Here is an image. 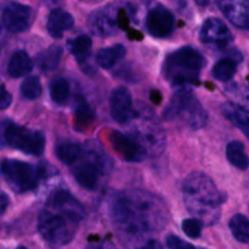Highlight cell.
<instances>
[{
    "instance_id": "10",
    "label": "cell",
    "mask_w": 249,
    "mask_h": 249,
    "mask_svg": "<svg viewBox=\"0 0 249 249\" xmlns=\"http://www.w3.org/2000/svg\"><path fill=\"white\" fill-rule=\"evenodd\" d=\"M108 141L113 147L114 152L125 162L139 163L146 160V157H148L145 148L130 134H124L122 131L113 130L108 135Z\"/></svg>"
},
{
    "instance_id": "5",
    "label": "cell",
    "mask_w": 249,
    "mask_h": 249,
    "mask_svg": "<svg viewBox=\"0 0 249 249\" xmlns=\"http://www.w3.org/2000/svg\"><path fill=\"white\" fill-rule=\"evenodd\" d=\"M206 66L204 56L192 46H182L170 53L162 65V73L170 85L185 88L198 84L199 74Z\"/></svg>"
},
{
    "instance_id": "2",
    "label": "cell",
    "mask_w": 249,
    "mask_h": 249,
    "mask_svg": "<svg viewBox=\"0 0 249 249\" xmlns=\"http://www.w3.org/2000/svg\"><path fill=\"white\" fill-rule=\"evenodd\" d=\"M85 209L70 191L58 189L46 199L38 216V232L53 246H66L74 238Z\"/></svg>"
},
{
    "instance_id": "16",
    "label": "cell",
    "mask_w": 249,
    "mask_h": 249,
    "mask_svg": "<svg viewBox=\"0 0 249 249\" xmlns=\"http://www.w3.org/2000/svg\"><path fill=\"white\" fill-rule=\"evenodd\" d=\"M219 9L224 16L237 28L248 31L249 28V4L245 0H230V1H219Z\"/></svg>"
},
{
    "instance_id": "6",
    "label": "cell",
    "mask_w": 249,
    "mask_h": 249,
    "mask_svg": "<svg viewBox=\"0 0 249 249\" xmlns=\"http://www.w3.org/2000/svg\"><path fill=\"white\" fill-rule=\"evenodd\" d=\"M0 172L7 186L17 195L34 191L40 180L55 175L56 170L50 164L38 165L18 160H4L0 163Z\"/></svg>"
},
{
    "instance_id": "35",
    "label": "cell",
    "mask_w": 249,
    "mask_h": 249,
    "mask_svg": "<svg viewBox=\"0 0 249 249\" xmlns=\"http://www.w3.org/2000/svg\"><path fill=\"white\" fill-rule=\"evenodd\" d=\"M9 204H10V198L5 192L0 191V216L7 211L9 208Z\"/></svg>"
},
{
    "instance_id": "4",
    "label": "cell",
    "mask_w": 249,
    "mask_h": 249,
    "mask_svg": "<svg viewBox=\"0 0 249 249\" xmlns=\"http://www.w3.org/2000/svg\"><path fill=\"white\" fill-rule=\"evenodd\" d=\"M113 170V160L97 140H88L82 146L80 157L71 167L73 178L83 189L94 191L102 177H108Z\"/></svg>"
},
{
    "instance_id": "13",
    "label": "cell",
    "mask_w": 249,
    "mask_h": 249,
    "mask_svg": "<svg viewBox=\"0 0 249 249\" xmlns=\"http://www.w3.org/2000/svg\"><path fill=\"white\" fill-rule=\"evenodd\" d=\"M145 24L150 36L157 39H164L172 36L174 32L175 17L170 10L157 4L148 11Z\"/></svg>"
},
{
    "instance_id": "3",
    "label": "cell",
    "mask_w": 249,
    "mask_h": 249,
    "mask_svg": "<svg viewBox=\"0 0 249 249\" xmlns=\"http://www.w3.org/2000/svg\"><path fill=\"white\" fill-rule=\"evenodd\" d=\"M182 196L187 211L197 216L203 225H214L220 218L225 195L204 173H192L182 184Z\"/></svg>"
},
{
    "instance_id": "11",
    "label": "cell",
    "mask_w": 249,
    "mask_h": 249,
    "mask_svg": "<svg viewBox=\"0 0 249 249\" xmlns=\"http://www.w3.org/2000/svg\"><path fill=\"white\" fill-rule=\"evenodd\" d=\"M34 11L31 6L19 2H9L1 12V22L5 29L11 33L28 31L33 23Z\"/></svg>"
},
{
    "instance_id": "26",
    "label": "cell",
    "mask_w": 249,
    "mask_h": 249,
    "mask_svg": "<svg viewBox=\"0 0 249 249\" xmlns=\"http://www.w3.org/2000/svg\"><path fill=\"white\" fill-rule=\"evenodd\" d=\"M226 157L229 163L240 170H247L249 165L248 156L246 153L245 146L241 141H230L226 146Z\"/></svg>"
},
{
    "instance_id": "12",
    "label": "cell",
    "mask_w": 249,
    "mask_h": 249,
    "mask_svg": "<svg viewBox=\"0 0 249 249\" xmlns=\"http://www.w3.org/2000/svg\"><path fill=\"white\" fill-rule=\"evenodd\" d=\"M232 38L228 24L216 17L207 18L199 29V40L206 45L215 46L216 49L229 48L232 43Z\"/></svg>"
},
{
    "instance_id": "33",
    "label": "cell",
    "mask_w": 249,
    "mask_h": 249,
    "mask_svg": "<svg viewBox=\"0 0 249 249\" xmlns=\"http://www.w3.org/2000/svg\"><path fill=\"white\" fill-rule=\"evenodd\" d=\"M116 75L119 78V79H124L129 83H135L136 80V75L134 73V71L129 67V65H124L121 66L118 70V72H116Z\"/></svg>"
},
{
    "instance_id": "21",
    "label": "cell",
    "mask_w": 249,
    "mask_h": 249,
    "mask_svg": "<svg viewBox=\"0 0 249 249\" xmlns=\"http://www.w3.org/2000/svg\"><path fill=\"white\" fill-rule=\"evenodd\" d=\"M33 61L24 50H17L12 53L7 63V73L11 78H22L32 72Z\"/></svg>"
},
{
    "instance_id": "14",
    "label": "cell",
    "mask_w": 249,
    "mask_h": 249,
    "mask_svg": "<svg viewBox=\"0 0 249 249\" xmlns=\"http://www.w3.org/2000/svg\"><path fill=\"white\" fill-rule=\"evenodd\" d=\"M118 23L119 15L112 5L95 10L88 17V28L96 36H113L117 33Z\"/></svg>"
},
{
    "instance_id": "20",
    "label": "cell",
    "mask_w": 249,
    "mask_h": 249,
    "mask_svg": "<svg viewBox=\"0 0 249 249\" xmlns=\"http://www.w3.org/2000/svg\"><path fill=\"white\" fill-rule=\"evenodd\" d=\"M221 113H223L224 117H225L226 119H229L233 125L237 126V128L245 134V136L248 138L249 114L246 107L235 104V102H225V104L221 106Z\"/></svg>"
},
{
    "instance_id": "36",
    "label": "cell",
    "mask_w": 249,
    "mask_h": 249,
    "mask_svg": "<svg viewBox=\"0 0 249 249\" xmlns=\"http://www.w3.org/2000/svg\"><path fill=\"white\" fill-rule=\"evenodd\" d=\"M140 249H163L162 245L157 240H148Z\"/></svg>"
},
{
    "instance_id": "34",
    "label": "cell",
    "mask_w": 249,
    "mask_h": 249,
    "mask_svg": "<svg viewBox=\"0 0 249 249\" xmlns=\"http://www.w3.org/2000/svg\"><path fill=\"white\" fill-rule=\"evenodd\" d=\"M12 102V96L5 88L4 83L0 80V111L9 108Z\"/></svg>"
},
{
    "instance_id": "30",
    "label": "cell",
    "mask_w": 249,
    "mask_h": 249,
    "mask_svg": "<svg viewBox=\"0 0 249 249\" xmlns=\"http://www.w3.org/2000/svg\"><path fill=\"white\" fill-rule=\"evenodd\" d=\"M181 229L185 235L190 238H198L202 235L203 223L197 218L185 219L181 223Z\"/></svg>"
},
{
    "instance_id": "8",
    "label": "cell",
    "mask_w": 249,
    "mask_h": 249,
    "mask_svg": "<svg viewBox=\"0 0 249 249\" xmlns=\"http://www.w3.org/2000/svg\"><path fill=\"white\" fill-rule=\"evenodd\" d=\"M133 119H138L139 123L129 134L145 148L147 156L160 155L165 147V133L153 111L146 105H139Z\"/></svg>"
},
{
    "instance_id": "19",
    "label": "cell",
    "mask_w": 249,
    "mask_h": 249,
    "mask_svg": "<svg viewBox=\"0 0 249 249\" xmlns=\"http://www.w3.org/2000/svg\"><path fill=\"white\" fill-rule=\"evenodd\" d=\"M242 61V53L233 51L232 55L219 60L212 68V75L219 82H230L237 72V66Z\"/></svg>"
},
{
    "instance_id": "1",
    "label": "cell",
    "mask_w": 249,
    "mask_h": 249,
    "mask_svg": "<svg viewBox=\"0 0 249 249\" xmlns=\"http://www.w3.org/2000/svg\"><path fill=\"white\" fill-rule=\"evenodd\" d=\"M109 216L121 235L136 240L164 229L169 221V211L156 195L134 189L112 196Z\"/></svg>"
},
{
    "instance_id": "28",
    "label": "cell",
    "mask_w": 249,
    "mask_h": 249,
    "mask_svg": "<svg viewBox=\"0 0 249 249\" xmlns=\"http://www.w3.org/2000/svg\"><path fill=\"white\" fill-rule=\"evenodd\" d=\"M229 229L232 232V236L240 243L247 245L249 242V220L243 214H235L229 220Z\"/></svg>"
},
{
    "instance_id": "7",
    "label": "cell",
    "mask_w": 249,
    "mask_h": 249,
    "mask_svg": "<svg viewBox=\"0 0 249 249\" xmlns=\"http://www.w3.org/2000/svg\"><path fill=\"white\" fill-rule=\"evenodd\" d=\"M162 117L168 122L180 119L195 130L203 128L208 123V113L189 87L179 88L175 91Z\"/></svg>"
},
{
    "instance_id": "25",
    "label": "cell",
    "mask_w": 249,
    "mask_h": 249,
    "mask_svg": "<svg viewBox=\"0 0 249 249\" xmlns=\"http://www.w3.org/2000/svg\"><path fill=\"white\" fill-rule=\"evenodd\" d=\"M63 55V49L60 45H51L50 48L40 53L36 57V66L41 72L55 71L60 65Z\"/></svg>"
},
{
    "instance_id": "37",
    "label": "cell",
    "mask_w": 249,
    "mask_h": 249,
    "mask_svg": "<svg viewBox=\"0 0 249 249\" xmlns=\"http://www.w3.org/2000/svg\"><path fill=\"white\" fill-rule=\"evenodd\" d=\"M16 249H28V248H26V247H23V246H18V247H17Z\"/></svg>"
},
{
    "instance_id": "17",
    "label": "cell",
    "mask_w": 249,
    "mask_h": 249,
    "mask_svg": "<svg viewBox=\"0 0 249 249\" xmlns=\"http://www.w3.org/2000/svg\"><path fill=\"white\" fill-rule=\"evenodd\" d=\"M74 26V18L68 11L63 9H53L48 16L46 29L53 38L58 39L63 33Z\"/></svg>"
},
{
    "instance_id": "15",
    "label": "cell",
    "mask_w": 249,
    "mask_h": 249,
    "mask_svg": "<svg viewBox=\"0 0 249 249\" xmlns=\"http://www.w3.org/2000/svg\"><path fill=\"white\" fill-rule=\"evenodd\" d=\"M109 112L113 121L118 124H128L135 114L133 97L126 88L119 87L112 91L109 97Z\"/></svg>"
},
{
    "instance_id": "18",
    "label": "cell",
    "mask_w": 249,
    "mask_h": 249,
    "mask_svg": "<svg viewBox=\"0 0 249 249\" xmlns=\"http://www.w3.org/2000/svg\"><path fill=\"white\" fill-rule=\"evenodd\" d=\"M95 111L83 96H78L73 105V125L79 133H84L95 122Z\"/></svg>"
},
{
    "instance_id": "32",
    "label": "cell",
    "mask_w": 249,
    "mask_h": 249,
    "mask_svg": "<svg viewBox=\"0 0 249 249\" xmlns=\"http://www.w3.org/2000/svg\"><path fill=\"white\" fill-rule=\"evenodd\" d=\"M87 249H118L114 243L105 238H94L88 243Z\"/></svg>"
},
{
    "instance_id": "31",
    "label": "cell",
    "mask_w": 249,
    "mask_h": 249,
    "mask_svg": "<svg viewBox=\"0 0 249 249\" xmlns=\"http://www.w3.org/2000/svg\"><path fill=\"white\" fill-rule=\"evenodd\" d=\"M167 246L169 249H199L196 246L186 242L177 235H169L167 237Z\"/></svg>"
},
{
    "instance_id": "9",
    "label": "cell",
    "mask_w": 249,
    "mask_h": 249,
    "mask_svg": "<svg viewBox=\"0 0 249 249\" xmlns=\"http://www.w3.org/2000/svg\"><path fill=\"white\" fill-rule=\"evenodd\" d=\"M4 139L10 147L31 156H41L45 150V136L41 131L5 122Z\"/></svg>"
},
{
    "instance_id": "22",
    "label": "cell",
    "mask_w": 249,
    "mask_h": 249,
    "mask_svg": "<svg viewBox=\"0 0 249 249\" xmlns=\"http://www.w3.org/2000/svg\"><path fill=\"white\" fill-rule=\"evenodd\" d=\"M55 155L57 160L63 164L72 167L80 157V152H82V146L73 140H60L55 145Z\"/></svg>"
},
{
    "instance_id": "29",
    "label": "cell",
    "mask_w": 249,
    "mask_h": 249,
    "mask_svg": "<svg viewBox=\"0 0 249 249\" xmlns=\"http://www.w3.org/2000/svg\"><path fill=\"white\" fill-rule=\"evenodd\" d=\"M43 92L40 79L36 75H29L22 82L21 94L27 100H36Z\"/></svg>"
},
{
    "instance_id": "24",
    "label": "cell",
    "mask_w": 249,
    "mask_h": 249,
    "mask_svg": "<svg viewBox=\"0 0 249 249\" xmlns=\"http://www.w3.org/2000/svg\"><path fill=\"white\" fill-rule=\"evenodd\" d=\"M67 49L75 61L82 63L87 61L91 53L92 40L87 34H79L67 41Z\"/></svg>"
},
{
    "instance_id": "27",
    "label": "cell",
    "mask_w": 249,
    "mask_h": 249,
    "mask_svg": "<svg viewBox=\"0 0 249 249\" xmlns=\"http://www.w3.org/2000/svg\"><path fill=\"white\" fill-rule=\"evenodd\" d=\"M49 92H50V97L55 104L66 105L70 100L71 96V85L68 80L63 77L55 78L53 82L50 83L49 87Z\"/></svg>"
},
{
    "instance_id": "23",
    "label": "cell",
    "mask_w": 249,
    "mask_h": 249,
    "mask_svg": "<svg viewBox=\"0 0 249 249\" xmlns=\"http://www.w3.org/2000/svg\"><path fill=\"white\" fill-rule=\"evenodd\" d=\"M126 55V49L123 44H114L101 49L96 55V62L104 70H111Z\"/></svg>"
}]
</instances>
